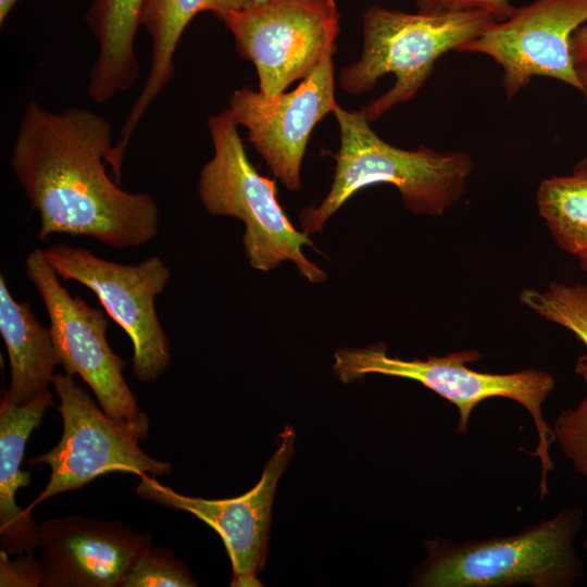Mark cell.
<instances>
[{
  "instance_id": "1",
  "label": "cell",
  "mask_w": 587,
  "mask_h": 587,
  "mask_svg": "<svg viewBox=\"0 0 587 587\" xmlns=\"http://www.w3.org/2000/svg\"><path fill=\"white\" fill-rule=\"evenodd\" d=\"M112 139L111 123L87 109L54 113L37 101L27 103L10 165L39 215V239L87 236L121 250L157 236L154 198L122 189L105 171Z\"/></svg>"
},
{
  "instance_id": "2",
  "label": "cell",
  "mask_w": 587,
  "mask_h": 587,
  "mask_svg": "<svg viewBox=\"0 0 587 587\" xmlns=\"http://www.w3.org/2000/svg\"><path fill=\"white\" fill-rule=\"evenodd\" d=\"M333 113L340 130L334 180L317 207L300 213L304 234L321 232L350 197L378 183L395 185L404 207L419 215H441L463 195L472 171L466 153L439 152L425 146L403 150L379 138L361 111L337 105Z\"/></svg>"
},
{
  "instance_id": "3",
  "label": "cell",
  "mask_w": 587,
  "mask_h": 587,
  "mask_svg": "<svg viewBox=\"0 0 587 587\" xmlns=\"http://www.w3.org/2000/svg\"><path fill=\"white\" fill-rule=\"evenodd\" d=\"M578 505L525 526L516 534L457 542L426 540L427 559L412 585L422 587H571L583 576L575 539L584 526Z\"/></svg>"
},
{
  "instance_id": "4",
  "label": "cell",
  "mask_w": 587,
  "mask_h": 587,
  "mask_svg": "<svg viewBox=\"0 0 587 587\" xmlns=\"http://www.w3.org/2000/svg\"><path fill=\"white\" fill-rule=\"evenodd\" d=\"M497 21L478 9L419 12L370 7L363 14V51L340 70L339 85L348 93L372 89L385 74L394 86L360 110L369 122L411 100L430 75L435 61L484 34Z\"/></svg>"
},
{
  "instance_id": "5",
  "label": "cell",
  "mask_w": 587,
  "mask_h": 587,
  "mask_svg": "<svg viewBox=\"0 0 587 587\" xmlns=\"http://www.w3.org/2000/svg\"><path fill=\"white\" fill-rule=\"evenodd\" d=\"M476 350H461L446 355H429L425 360L391 357L383 342L365 348H341L334 354V372L342 383H350L367 374L408 378L421 383L454 404L459 412L455 433L465 435L474 408L482 401L502 397L522 404L532 415L538 442L529 454L537 457L541 467L538 496L544 500L549 492L548 474L554 464L550 447L555 441L552 427L546 422L541 407L555 386L553 376L534 369L508 373H484L466 364L482 358Z\"/></svg>"
},
{
  "instance_id": "6",
  "label": "cell",
  "mask_w": 587,
  "mask_h": 587,
  "mask_svg": "<svg viewBox=\"0 0 587 587\" xmlns=\"http://www.w3.org/2000/svg\"><path fill=\"white\" fill-rule=\"evenodd\" d=\"M208 126L214 154L198 183L204 209L245 224L242 242L251 267L267 272L290 261L309 282L326 280V273L302 251L303 246L316 250L314 243L288 220L277 201L274 179L260 175L250 162L228 109L211 116Z\"/></svg>"
},
{
  "instance_id": "7",
  "label": "cell",
  "mask_w": 587,
  "mask_h": 587,
  "mask_svg": "<svg viewBox=\"0 0 587 587\" xmlns=\"http://www.w3.org/2000/svg\"><path fill=\"white\" fill-rule=\"evenodd\" d=\"M25 268L49 316L58 364L90 387L112 420L147 439L149 419L123 376L125 362L107 340L108 319L80 297L71 296L60 284L43 250H33L25 260Z\"/></svg>"
},
{
  "instance_id": "8",
  "label": "cell",
  "mask_w": 587,
  "mask_h": 587,
  "mask_svg": "<svg viewBox=\"0 0 587 587\" xmlns=\"http://www.w3.org/2000/svg\"><path fill=\"white\" fill-rule=\"evenodd\" d=\"M43 254L58 276L89 288L128 335L134 376L141 383L160 377L171 362L168 340L154 307L171 278L163 259L153 255L135 265L121 264L65 243L52 245Z\"/></svg>"
},
{
  "instance_id": "9",
  "label": "cell",
  "mask_w": 587,
  "mask_h": 587,
  "mask_svg": "<svg viewBox=\"0 0 587 587\" xmlns=\"http://www.w3.org/2000/svg\"><path fill=\"white\" fill-rule=\"evenodd\" d=\"M52 385L60 399L57 409L63 432L51 450L28 461L51 469L48 484L30 509L64 491L80 489L107 473L164 476L172 472L171 462L149 457L139 447L143 438L112 420L72 375L55 373Z\"/></svg>"
},
{
  "instance_id": "10",
  "label": "cell",
  "mask_w": 587,
  "mask_h": 587,
  "mask_svg": "<svg viewBox=\"0 0 587 587\" xmlns=\"http://www.w3.org/2000/svg\"><path fill=\"white\" fill-rule=\"evenodd\" d=\"M221 20L239 54L255 66L265 95L284 92L336 51L339 12L334 0H270Z\"/></svg>"
},
{
  "instance_id": "11",
  "label": "cell",
  "mask_w": 587,
  "mask_h": 587,
  "mask_svg": "<svg viewBox=\"0 0 587 587\" xmlns=\"http://www.w3.org/2000/svg\"><path fill=\"white\" fill-rule=\"evenodd\" d=\"M587 24V0H535L496 22L459 52L490 57L503 70L508 99L527 86L534 76L562 80L586 98L571 53V37Z\"/></svg>"
},
{
  "instance_id": "12",
  "label": "cell",
  "mask_w": 587,
  "mask_h": 587,
  "mask_svg": "<svg viewBox=\"0 0 587 587\" xmlns=\"http://www.w3.org/2000/svg\"><path fill=\"white\" fill-rule=\"evenodd\" d=\"M277 450L266 462L260 480L246 494L227 499H204L178 494L146 473L136 488L138 497L188 512L211 526L222 538L232 563V587H260L265 563L271 508L279 477L294 454L296 434L286 426Z\"/></svg>"
},
{
  "instance_id": "13",
  "label": "cell",
  "mask_w": 587,
  "mask_h": 587,
  "mask_svg": "<svg viewBox=\"0 0 587 587\" xmlns=\"http://www.w3.org/2000/svg\"><path fill=\"white\" fill-rule=\"evenodd\" d=\"M333 54L290 92L265 95L235 90L228 111L247 138L287 189L300 187V168L314 126L337 107Z\"/></svg>"
},
{
  "instance_id": "14",
  "label": "cell",
  "mask_w": 587,
  "mask_h": 587,
  "mask_svg": "<svg viewBox=\"0 0 587 587\" xmlns=\"http://www.w3.org/2000/svg\"><path fill=\"white\" fill-rule=\"evenodd\" d=\"M39 532L41 587H122L153 544L149 532L80 515L46 520Z\"/></svg>"
},
{
  "instance_id": "15",
  "label": "cell",
  "mask_w": 587,
  "mask_h": 587,
  "mask_svg": "<svg viewBox=\"0 0 587 587\" xmlns=\"http://www.w3.org/2000/svg\"><path fill=\"white\" fill-rule=\"evenodd\" d=\"M52 404L49 390L20 405L0 401V551L11 557L35 555L40 547L39 524L30 508L17 505L15 496L32 480L30 472L21 470L27 439Z\"/></svg>"
},
{
  "instance_id": "16",
  "label": "cell",
  "mask_w": 587,
  "mask_h": 587,
  "mask_svg": "<svg viewBox=\"0 0 587 587\" xmlns=\"http://www.w3.org/2000/svg\"><path fill=\"white\" fill-rule=\"evenodd\" d=\"M0 334L5 344L11 377L3 399L27 403L49 390L58 364L50 328L35 316L26 301H16L0 276Z\"/></svg>"
},
{
  "instance_id": "17",
  "label": "cell",
  "mask_w": 587,
  "mask_h": 587,
  "mask_svg": "<svg viewBox=\"0 0 587 587\" xmlns=\"http://www.w3.org/2000/svg\"><path fill=\"white\" fill-rule=\"evenodd\" d=\"M147 0H92L87 22L98 41L88 95L102 103L127 91L139 75L135 38Z\"/></svg>"
},
{
  "instance_id": "18",
  "label": "cell",
  "mask_w": 587,
  "mask_h": 587,
  "mask_svg": "<svg viewBox=\"0 0 587 587\" xmlns=\"http://www.w3.org/2000/svg\"><path fill=\"white\" fill-rule=\"evenodd\" d=\"M211 0H147L141 25L150 34L152 55L146 83L126 116L113 154L124 159L133 134L149 105L174 74L173 58L177 43L189 22L207 11Z\"/></svg>"
},
{
  "instance_id": "19",
  "label": "cell",
  "mask_w": 587,
  "mask_h": 587,
  "mask_svg": "<svg viewBox=\"0 0 587 587\" xmlns=\"http://www.w3.org/2000/svg\"><path fill=\"white\" fill-rule=\"evenodd\" d=\"M537 204L555 243L577 257L587 252V174L545 179Z\"/></svg>"
},
{
  "instance_id": "20",
  "label": "cell",
  "mask_w": 587,
  "mask_h": 587,
  "mask_svg": "<svg viewBox=\"0 0 587 587\" xmlns=\"http://www.w3.org/2000/svg\"><path fill=\"white\" fill-rule=\"evenodd\" d=\"M520 302L571 330L587 347V285L550 283L546 290L526 288Z\"/></svg>"
},
{
  "instance_id": "21",
  "label": "cell",
  "mask_w": 587,
  "mask_h": 587,
  "mask_svg": "<svg viewBox=\"0 0 587 587\" xmlns=\"http://www.w3.org/2000/svg\"><path fill=\"white\" fill-rule=\"evenodd\" d=\"M575 373L587 387V355L582 354L575 364ZM553 433L562 453L575 471L587 478V391L574 409L563 410L554 421Z\"/></svg>"
},
{
  "instance_id": "22",
  "label": "cell",
  "mask_w": 587,
  "mask_h": 587,
  "mask_svg": "<svg viewBox=\"0 0 587 587\" xmlns=\"http://www.w3.org/2000/svg\"><path fill=\"white\" fill-rule=\"evenodd\" d=\"M189 569L174 553L151 547L124 579L122 587H195Z\"/></svg>"
},
{
  "instance_id": "23",
  "label": "cell",
  "mask_w": 587,
  "mask_h": 587,
  "mask_svg": "<svg viewBox=\"0 0 587 587\" xmlns=\"http://www.w3.org/2000/svg\"><path fill=\"white\" fill-rule=\"evenodd\" d=\"M0 551L1 587H38L42 585V569L35 555L15 554L13 558Z\"/></svg>"
},
{
  "instance_id": "24",
  "label": "cell",
  "mask_w": 587,
  "mask_h": 587,
  "mask_svg": "<svg viewBox=\"0 0 587 587\" xmlns=\"http://www.w3.org/2000/svg\"><path fill=\"white\" fill-rule=\"evenodd\" d=\"M420 12H446L478 9L489 13L497 22L511 17L517 8L510 0H416Z\"/></svg>"
},
{
  "instance_id": "25",
  "label": "cell",
  "mask_w": 587,
  "mask_h": 587,
  "mask_svg": "<svg viewBox=\"0 0 587 587\" xmlns=\"http://www.w3.org/2000/svg\"><path fill=\"white\" fill-rule=\"evenodd\" d=\"M270 0H211L207 11L213 12L220 18L234 11H240L266 3Z\"/></svg>"
},
{
  "instance_id": "26",
  "label": "cell",
  "mask_w": 587,
  "mask_h": 587,
  "mask_svg": "<svg viewBox=\"0 0 587 587\" xmlns=\"http://www.w3.org/2000/svg\"><path fill=\"white\" fill-rule=\"evenodd\" d=\"M571 53L575 66L587 60V24L578 27L571 37Z\"/></svg>"
},
{
  "instance_id": "27",
  "label": "cell",
  "mask_w": 587,
  "mask_h": 587,
  "mask_svg": "<svg viewBox=\"0 0 587 587\" xmlns=\"http://www.w3.org/2000/svg\"><path fill=\"white\" fill-rule=\"evenodd\" d=\"M576 72L579 80L587 89V60L576 65ZM573 173L587 174V155L576 164Z\"/></svg>"
},
{
  "instance_id": "28",
  "label": "cell",
  "mask_w": 587,
  "mask_h": 587,
  "mask_svg": "<svg viewBox=\"0 0 587 587\" xmlns=\"http://www.w3.org/2000/svg\"><path fill=\"white\" fill-rule=\"evenodd\" d=\"M17 1L18 0H0V24H3Z\"/></svg>"
},
{
  "instance_id": "29",
  "label": "cell",
  "mask_w": 587,
  "mask_h": 587,
  "mask_svg": "<svg viewBox=\"0 0 587 587\" xmlns=\"http://www.w3.org/2000/svg\"><path fill=\"white\" fill-rule=\"evenodd\" d=\"M582 268L587 272V252L578 257Z\"/></svg>"
},
{
  "instance_id": "30",
  "label": "cell",
  "mask_w": 587,
  "mask_h": 587,
  "mask_svg": "<svg viewBox=\"0 0 587 587\" xmlns=\"http://www.w3.org/2000/svg\"><path fill=\"white\" fill-rule=\"evenodd\" d=\"M584 549H585L586 554H587V537H586V539H585V541H584Z\"/></svg>"
}]
</instances>
